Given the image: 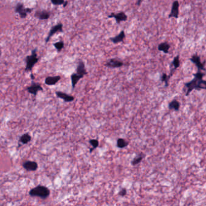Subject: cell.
Listing matches in <instances>:
<instances>
[{"label":"cell","instance_id":"cell-1","mask_svg":"<svg viewBox=\"0 0 206 206\" xmlns=\"http://www.w3.org/2000/svg\"><path fill=\"white\" fill-rule=\"evenodd\" d=\"M204 76H205L204 73L200 72V71L197 72L194 74V78L192 80L185 83V86L187 87V92L186 94V96L189 95V94H190L191 92H192L193 90H194V89L196 90L198 83V82L200 80H203V78L204 77Z\"/></svg>","mask_w":206,"mask_h":206},{"label":"cell","instance_id":"cell-2","mask_svg":"<svg viewBox=\"0 0 206 206\" xmlns=\"http://www.w3.org/2000/svg\"><path fill=\"white\" fill-rule=\"evenodd\" d=\"M50 194L49 189L44 186H37L31 189L29 195L31 196H38L42 199H46Z\"/></svg>","mask_w":206,"mask_h":206},{"label":"cell","instance_id":"cell-3","mask_svg":"<svg viewBox=\"0 0 206 206\" xmlns=\"http://www.w3.org/2000/svg\"><path fill=\"white\" fill-rule=\"evenodd\" d=\"M39 57H37V49H33L31 51V54L27 55L26 57L25 62L26 63V67L25 68V71L30 72L31 71L34 66L38 62Z\"/></svg>","mask_w":206,"mask_h":206},{"label":"cell","instance_id":"cell-4","mask_svg":"<svg viewBox=\"0 0 206 206\" xmlns=\"http://www.w3.org/2000/svg\"><path fill=\"white\" fill-rule=\"evenodd\" d=\"M33 9L26 8L22 3H18L15 7V12L19 13L20 17L22 19L27 17V14L32 12Z\"/></svg>","mask_w":206,"mask_h":206},{"label":"cell","instance_id":"cell-5","mask_svg":"<svg viewBox=\"0 0 206 206\" xmlns=\"http://www.w3.org/2000/svg\"><path fill=\"white\" fill-rule=\"evenodd\" d=\"M109 18H114L116 21L117 23L118 24H119L121 22H124L126 21L128 19L127 15L123 12L118 13H112L110 15L108 16Z\"/></svg>","mask_w":206,"mask_h":206},{"label":"cell","instance_id":"cell-6","mask_svg":"<svg viewBox=\"0 0 206 206\" xmlns=\"http://www.w3.org/2000/svg\"><path fill=\"white\" fill-rule=\"evenodd\" d=\"M58 32H63V24L60 22L58 24L55 25V26H53L51 28V30H49L48 36L46 37V38L45 39V43L47 44L49 41V40H50L51 37L54 35H55V33H58Z\"/></svg>","mask_w":206,"mask_h":206},{"label":"cell","instance_id":"cell-7","mask_svg":"<svg viewBox=\"0 0 206 206\" xmlns=\"http://www.w3.org/2000/svg\"><path fill=\"white\" fill-rule=\"evenodd\" d=\"M104 65L109 68H118L122 67L123 62L118 59H110L106 62Z\"/></svg>","mask_w":206,"mask_h":206},{"label":"cell","instance_id":"cell-8","mask_svg":"<svg viewBox=\"0 0 206 206\" xmlns=\"http://www.w3.org/2000/svg\"><path fill=\"white\" fill-rule=\"evenodd\" d=\"M26 90L29 94L33 95L34 96H36L38 92L42 91L43 88L39 83H35V82H32L31 85L30 86L27 87Z\"/></svg>","mask_w":206,"mask_h":206},{"label":"cell","instance_id":"cell-9","mask_svg":"<svg viewBox=\"0 0 206 206\" xmlns=\"http://www.w3.org/2000/svg\"><path fill=\"white\" fill-rule=\"evenodd\" d=\"M179 2L178 1H174L172 4L171 10L169 15V18H174L178 19L179 16Z\"/></svg>","mask_w":206,"mask_h":206},{"label":"cell","instance_id":"cell-10","mask_svg":"<svg viewBox=\"0 0 206 206\" xmlns=\"http://www.w3.org/2000/svg\"><path fill=\"white\" fill-rule=\"evenodd\" d=\"M22 166L27 171H35L38 168V164L36 162L27 160L23 163Z\"/></svg>","mask_w":206,"mask_h":206},{"label":"cell","instance_id":"cell-11","mask_svg":"<svg viewBox=\"0 0 206 206\" xmlns=\"http://www.w3.org/2000/svg\"><path fill=\"white\" fill-rule=\"evenodd\" d=\"M190 60L196 66V67L199 70H205L204 65L201 62V59L199 55H198L197 54L193 55L190 59Z\"/></svg>","mask_w":206,"mask_h":206},{"label":"cell","instance_id":"cell-12","mask_svg":"<svg viewBox=\"0 0 206 206\" xmlns=\"http://www.w3.org/2000/svg\"><path fill=\"white\" fill-rule=\"evenodd\" d=\"M55 95L57 97L62 99V100H63L66 103L72 102L74 100V99H75V98H74L73 96L60 91L55 92Z\"/></svg>","mask_w":206,"mask_h":206},{"label":"cell","instance_id":"cell-13","mask_svg":"<svg viewBox=\"0 0 206 206\" xmlns=\"http://www.w3.org/2000/svg\"><path fill=\"white\" fill-rule=\"evenodd\" d=\"M76 73L82 76H85L87 74V72L86 71L85 62L82 60H80L78 63L77 67L76 69Z\"/></svg>","mask_w":206,"mask_h":206},{"label":"cell","instance_id":"cell-14","mask_svg":"<svg viewBox=\"0 0 206 206\" xmlns=\"http://www.w3.org/2000/svg\"><path fill=\"white\" fill-rule=\"evenodd\" d=\"M51 13L46 10H41L37 11L35 14V16L36 18L40 19V20H46L50 18Z\"/></svg>","mask_w":206,"mask_h":206},{"label":"cell","instance_id":"cell-15","mask_svg":"<svg viewBox=\"0 0 206 206\" xmlns=\"http://www.w3.org/2000/svg\"><path fill=\"white\" fill-rule=\"evenodd\" d=\"M61 77L59 76L47 77L45 80V83L48 86H53L58 83Z\"/></svg>","mask_w":206,"mask_h":206},{"label":"cell","instance_id":"cell-16","mask_svg":"<svg viewBox=\"0 0 206 206\" xmlns=\"http://www.w3.org/2000/svg\"><path fill=\"white\" fill-rule=\"evenodd\" d=\"M125 38H126L125 32L123 30H122L120 32V33L119 35H118L117 36L113 37H110V40H111V42H112L113 44H117L123 42V40L125 39Z\"/></svg>","mask_w":206,"mask_h":206},{"label":"cell","instance_id":"cell-17","mask_svg":"<svg viewBox=\"0 0 206 206\" xmlns=\"http://www.w3.org/2000/svg\"><path fill=\"white\" fill-rule=\"evenodd\" d=\"M84 77L79 75L77 73H72L71 76V85H72V90L76 87L77 84L78 83V82L80 79L82 78H83Z\"/></svg>","mask_w":206,"mask_h":206},{"label":"cell","instance_id":"cell-18","mask_svg":"<svg viewBox=\"0 0 206 206\" xmlns=\"http://www.w3.org/2000/svg\"><path fill=\"white\" fill-rule=\"evenodd\" d=\"M31 136L28 133H24L20 136L19 139V144H21L22 145H26L31 141Z\"/></svg>","mask_w":206,"mask_h":206},{"label":"cell","instance_id":"cell-19","mask_svg":"<svg viewBox=\"0 0 206 206\" xmlns=\"http://www.w3.org/2000/svg\"><path fill=\"white\" fill-rule=\"evenodd\" d=\"M170 48L171 45L168 42H162L158 45V50L165 54H168L169 53Z\"/></svg>","mask_w":206,"mask_h":206},{"label":"cell","instance_id":"cell-20","mask_svg":"<svg viewBox=\"0 0 206 206\" xmlns=\"http://www.w3.org/2000/svg\"><path fill=\"white\" fill-rule=\"evenodd\" d=\"M168 108L170 110H174L175 111H178L180 108V103L176 100H172L169 103Z\"/></svg>","mask_w":206,"mask_h":206},{"label":"cell","instance_id":"cell-21","mask_svg":"<svg viewBox=\"0 0 206 206\" xmlns=\"http://www.w3.org/2000/svg\"><path fill=\"white\" fill-rule=\"evenodd\" d=\"M129 145V142L124 139L122 138H119L117 140V146L118 148H124L126 147H127L128 145Z\"/></svg>","mask_w":206,"mask_h":206},{"label":"cell","instance_id":"cell-22","mask_svg":"<svg viewBox=\"0 0 206 206\" xmlns=\"http://www.w3.org/2000/svg\"><path fill=\"white\" fill-rule=\"evenodd\" d=\"M144 158V154L141 153L139 155H137L136 157L133 160V161L131 162V164H132V165L133 166H136L137 164L141 163Z\"/></svg>","mask_w":206,"mask_h":206},{"label":"cell","instance_id":"cell-23","mask_svg":"<svg viewBox=\"0 0 206 206\" xmlns=\"http://www.w3.org/2000/svg\"><path fill=\"white\" fill-rule=\"evenodd\" d=\"M89 143L90 144V145L92 146V148L90 149V153H92L96 149V148H97L98 147L99 141H98L97 139H91L89 141Z\"/></svg>","mask_w":206,"mask_h":206},{"label":"cell","instance_id":"cell-24","mask_svg":"<svg viewBox=\"0 0 206 206\" xmlns=\"http://www.w3.org/2000/svg\"><path fill=\"white\" fill-rule=\"evenodd\" d=\"M55 48L57 49V52H60L64 48L65 44L63 41H59V42H55L53 44Z\"/></svg>","mask_w":206,"mask_h":206},{"label":"cell","instance_id":"cell-25","mask_svg":"<svg viewBox=\"0 0 206 206\" xmlns=\"http://www.w3.org/2000/svg\"><path fill=\"white\" fill-rule=\"evenodd\" d=\"M172 65L174 66V70H175L177 68H178L180 67V56L178 55L174 57V60H173V61L172 62Z\"/></svg>","mask_w":206,"mask_h":206},{"label":"cell","instance_id":"cell-26","mask_svg":"<svg viewBox=\"0 0 206 206\" xmlns=\"http://www.w3.org/2000/svg\"><path fill=\"white\" fill-rule=\"evenodd\" d=\"M201 89L206 90V80H201L198 82V83L196 90H200Z\"/></svg>","mask_w":206,"mask_h":206},{"label":"cell","instance_id":"cell-27","mask_svg":"<svg viewBox=\"0 0 206 206\" xmlns=\"http://www.w3.org/2000/svg\"><path fill=\"white\" fill-rule=\"evenodd\" d=\"M169 78H170V77L169 76H168L166 74L163 73L162 74V76L161 77V81L162 82H164L166 87L168 86V81H169Z\"/></svg>","mask_w":206,"mask_h":206},{"label":"cell","instance_id":"cell-28","mask_svg":"<svg viewBox=\"0 0 206 206\" xmlns=\"http://www.w3.org/2000/svg\"><path fill=\"white\" fill-rule=\"evenodd\" d=\"M51 3L54 6H62L65 2V0H51Z\"/></svg>","mask_w":206,"mask_h":206},{"label":"cell","instance_id":"cell-29","mask_svg":"<svg viewBox=\"0 0 206 206\" xmlns=\"http://www.w3.org/2000/svg\"><path fill=\"white\" fill-rule=\"evenodd\" d=\"M119 195L120 196H125L126 194H127V189H125V188H123V189H122L119 192Z\"/></svg>","mask_w":206,"mask_h":206},{"label":"cell","instance_id":"cell-30","mask_svg":"<svg viewBox=\"0 0 206 206\" xmlns=\"http://www.w3.org/2000/svg\"><path fill=\"white\" fill-rule=\"evenodd\" d=\"M142 0H137V2H136V6H140L142 4Z\"/></svg>","mask_w":206,"mask_h":206},{"label":"cell","instance_id":"cell-31","mask_svg":"<svg viewBox=\"0 0 206 206\" xmlns=\"http://www.w3.org/2000/svg\"><path fill=\"white\" fill-rule=\"evenodd\" d=\"M68 1H65V3L63 4V7H67V6L68 5Z\"/></svg>","mask_w":206,"mask_h":206},{"label":"cell","instance_id":"cell-32","mask_svg":"<svg viewBox=\"0 0 206 206\" xmlns=\"http://www.w3.org/2000/svg\"><path fill=\"white\" fill-rule=\"evenodd\" d=\"M31 78L32 80H34V79H35V76H33V74H31Z\"/></svg>","mask_w":206,"mask_h":206},{"label":"cell","instance_id":"cell-33","mask_svg":"<svg viewBox=\"0 0 206 206\" xmlns=\"http://www.w3.org/2000/svg\"><path fill=\"white\" fill-rule=\"evenodd\" d=\"M1 51H0V55H1Z\"/></svg>","mask_w":206,"mask_h":206}]
</instances>
